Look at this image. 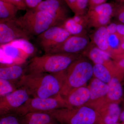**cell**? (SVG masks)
<instances>
[{
    "label": "cell",
    "instance_id": "16",
    "mask_svg": "<svg viewBox=\"0 0 124 124\" xmlns=\"http://www.w3.org/2000/svg\"><path fill=\"white\" fill-rule=\"evenodd\" d=\"M121 111L118 103L107 102L97 110L99 115L97 124H115L118 123Z\"/></svg>",
    "mask_w": 124,
    "mask_h": 124
},
{
    "label": "cell",
    "instance_id": "27",
    "mask_svg": "<svg viewBox=\"0 0 124 124\" xmlns=\"http://www.w3.org/2000/svg\"><path fill=\"white\" fill-rule=\"evenodd\" d=\"M0 124H26L23 116L11 112L0 116Z\"/></svg>",
    "mask_w": 124,
    "mask_h": 124
},
{
    "label": "cell",
    "instance_id": "19",
    "mask_svg": "<svg viewBox=\"0 0 124 124\" xmlns=\"http://www.w3.org/2000/svg\"><path fill=\"white\" fill-rule=\"evenodd\" d=\"M108 35L106 26L95 28L89 36L91 43L110 55V50L108 45Z\"/></svg>",
    "mask_w": 124,
    "mask_h": 124
},
{
    "label": "cell",
    "instance_id": "38",
    "mask_svg": "<svg viewBox=\"0 0 124 124\" xmlns=\"http://www.w3.org/2000/svg\"><path fill=\"white\" fill-rule=\"evenodd\" d=\"M117 3H124V0H116Z\"/></svg>",
    "mask_w": 124,
    "mask_h": 124
},
{
    "label": "cell",
    "instance_id": "5",
    "mask_svg": "<svg viewBox=\"0 0 124 124\" xmlns=\"http://www.w3.org/2000/svg\"><path fill=\"white\" fill-rule=\"evenodd\" d=\"M51 115L60 124H97L99 115L91 107L62 108L44 112Z\"/></svg>",
    "mask_w": 124,
    "mask_h": 124
},
{
    "label": "cell",
    "instance_id": "2",
    "mask_svg": "<svg viewBox=\"0 0 124 124\" xmlns=\"http://www.w3.org/2000/svg\"><path fill=\"white\" fill-rule=\"evenodd\" d=\"M83 55L80 54H45L29 60L26 73H57L66 70L73 62Z\"/></svg>",
    "mask_w": 124,
    "mask_h": 124
},
{
    "label": "cell",
    "instance_id": "32",
    "mask_svg": "<svg viewBox=\"0 0 124 124\" xmlns=\"http://www.w3.org/2000/svg\"><path fill=\"white\" fill-rule=\"evenodd\" d=\"M43 0H25L27 9L36 8Z\"/></svg>",
    "mask_w": 124,
    "mask_h": 124
},
{
    "label": "cell",
    "instance_id": "10",
    "mask_svg": "<svg viewBox=\"0 0 124 124\" xmlns=\"http://www.w3.org/2000/svg\"><path fill=\"white\" fill-rule=\"evenodd\" d=\"M32 37L13 20H0V45L18 39L29 40Z\"/></svg>",
    "mask_w": 124,
    "mask_h": 124
},
{
    "label": "cell",
    "instance_id": "26",
    "mask_svg": "<svg viewBox=\"0 0 124 124\" xmlns=\"http://www.w3.org/2000/svg\"><path fill=\"white\" fill-rule=\"evenodd\" d=\"M122 36L117 33L108 34V43L111 57L119 54Z\"/></svg>",
    "mask_w": 124,
    "mask_h": 124
},
{
    "label": "cell",
    "instance_id": "7",
    "mask_svg": "<svg viewBox=\"0 0 124 124\" xmlns=\"http://www.w3.org/2000/svg\"><path fill=\"white\" fill-rule=\"evenodd\" d=\"M66 108L64 98L61 94L47 98L30 97L21 106L13 112L21 116L35 112H44Z\"/></svg>",
    "mask_w": 124,
    "mask_h": 124
},
{
    "label": "cell",
    "instance_id": "40",
    "mask_svg": "<svg viewBox=\"0 0 124 124\" xmlns=\"http://www.w3.org/2000/svg\"><path fill=\"white\" fill-rule=\"evenodd\" d=\"M124 124V122H122V124Z\"/></svg>",
    "mask_w": 124,
    "mask_h": 124
},
{
    "label": "cell",
    "instance_id": "30",
    "mask_svg": "<svg viewBox=\"0 0 124 124\" xmlns=\"http://www.w3.org/2000/svg\"><path fill=\"white\" fill-rule=\"evenodd\" d=\"M8 2L15 6L20 10H26L27 8L25 4V0H0Z\"/></svg>",
    "mask_w": 124,
    "mask_h": 124
},
{
    "label": "cell",
    "instance_id": "17",
    "mask_svg": "<svg viewBox=\"0 0 124 124\" xmlns=\"http://www.w3.org/2000/svg\"><path fill=\"white\" fill-rule=\"evenodd\" d=\"M25 73L26 69L23 68L22 64L0 65V78L14 83L17 82Z\"/></svg>",
    "mask_w": 124,
    "mask_h": 124
},
{
    "label": "cell",
    "instance_id": "24",
    "mask_svg": "<svg viewBox=\"0 0 124 124\" xmlns=\"http://www.w3.org/2000/svg\"><path fill=\"white\" fill-rule=\"evenodd\" d=\"M20 10L15 6L0 0V20H13L17 18L16 15Z\"/></svg>",
    "mask_w": 124,
    "mask_h": 124
},
{
    "label": "cell",
    "instance_id": "9",
    "mask_svg": "<svg viewBox=\"0 0 124 124\" xmlns=\"http://www.w3.org/2000/svg\"><path fill=\"white\" fill-rule=\"evenodd\" d=\"M91 43L87 34L71 35L58 46L47 51L45 54L66 53L82 54Z\"/></svg>",
    "mask_w": 124,
    "mask_h": 124
},
{
    "label": "cell",
    "instance_id": "11",
    "mask_svg": "<svg viewBox=\"0 0 124 124\" xmlns=\"http://www.w3.org/2000/svg\"><path fill=\"white\" fill-rule=\"evenodd\" d=\"M30 97L27 91L22 88H18L14 92L0 97V115L13 112Z\"/></svg>",
    "mask_w": 124,
    "mask_h": 124
},
{
    "label": "cell",
    "instance_id": "4",
    "mask_svg": "<svg viewBox=\"0 0 124 124\" xmlns=\"http://www.w3.org/2000/svg\"><path fill=\"white\" fill-rule=\"evenodd\" d=\"M14 20L32 37L37 36L50 28L59 25L48 13L36 9H27L24 15Z\"/></svg>",
    "mask_w": 124,
    "mask_h": 124
},
{
    "label": "cell",
    "instance_id": "37",
    "mask_svg": "<svg viewBox=\"0 0 124 124\" xmlns=\"http://www.w3.org/2000/svg\"><path fill=\"white\" fill-rule=\"evenodd\" d=\"M119 120L122 122L124 123V107L121 110V112L120 115Z\"/></svg>",
    "mask_w": 124,
    "mask_h": 124
},
{
    "label": "cell",
    "instance_id": "34",
    "mask_svg": "<svg viewBox=\"0 0 124 124\" xmlns=\"http://www.w3.org/2000/svg\"><path fill=\"white\" fill-rule=\"evenodd\" d=\"M107 31L108 34L117 33V23L116 22L110 23L106 26Z\"/></svg>",
    "mask_w": 124,
    "mask_h": 124
},
{
    "label": "cell",
    "instance_id": "20",
    "mask_svg": "<svg viewBox=\"0 0 124 124\" xmlns=\"http://www.w3.org/2000/svg\"><path fill=\"white\" fill-rule=\"evenodd\" d=\"M26 124H58L51 115L46 112H35L23 116Z\"/></svg>",
    "mask_w": 124,
    "mask_h": 124
},
{
    "label": "cell",
    "instance_id": "28",
    "mask_svg": "<svg viewBox=\"0 0 124 124\" xmlns=\"http://www.w3.org/2000/svg\"><path fill=\"white\" fill-rule=\"evenodd\" d=\"M14 83L0 78V97L14 92L17 89V87Z\"/></svg>",
    "mask_w": 124,
    "mask_h": 124
},
{
    "label": "cell",
    "instance_id": "33",
    "mask_svg": "<svg viewBox=\"0 0 124 124\" xmlns=\"http://www.w3.org/2000/svg\"><path fill=\"white\" fill-rule=\"evenodd\" d=\"M107 0H88V10L93 8L96 6L106 3Z\"/></svg>",
    "mask_w": 124,
    "mask_h": 124
},
{
    "label": "cell",
    "instance_id": "36",
    "mask_svg": "<svg viewBox=\"0 0 124 124\" xmlns=\"http://www.w3.org/2000/svg\"><path fill=\"white\" fill-rule=\"evenodd\" d=\"M124 53V36H122L119 54Z\"/></svg>",
    "mask_w": 124,
    "mask_h": 124
},
{
    "label": "cell",
    "instance_id": "39",
    "mask_svg": "<svg viewBox=\"0 0 124 124\" xmlns=\"http://www.w3.org/2000/svg\"><path fill=\"white\" fill-rule=\"evenodd\" d=\"M119 124V123H116V124Z\"/></svg>",
    "mask_w": 124,
    "mask_h": 124
},
{
    "label": "cell",
    "instance_id": "8",
    "mask_svg": "<svg viewBox=\"0 0 124 124\" xmlns=\"http://www.w3.org/2000/svg\"><path fill=\"white\" fill-rule=\"evenodd\" d=\"M71 35L62 27L54 26L37 36L36 41L39 46L46 53L61 44Z\"/></svg>",
    "mask_w": 124,
    "mask_h": 124
},
{
    "label": "cell",
    "instance_id": "15",
    "mask_svg": "<svg viewBox=\"0 0 124 124\" xmlns=\"http://www.w3.org/2000/svg\"><path fill=\"white\" fill-rule=\"evenodd\" d=\"M66 108H73L85 106L90 98L88 87L81 86L74 89L63 97Z\"/></svg>",
    "mask_w": 124,
    "mask_h": 124
},
{
    "label": "cell",
    "instance_id": "18",
    "mask_svg": "<svg viewBox=\"0 0 124 124\" xmlns=\"http://www.w3.org/2000/svg\"><path fill=\"white\" fill-rule=\"evenodd\" d=\"M123 78L114 76L108 83V89L107 95L108 102L119 104L123 100L124 91L121 82Z\"/></svg>",
    "mask_w": 124,
    "mask_h": 124
},
{
    "label": "cell",
    "instance_id": "14",
    "mask_svg": "<svg viewBox=\"0 0 124 124\" xmlns=\"http://www.w3.org/2000/svg\"><path fill=\"white\" fill-rule=\"evenodd\" d=\"M88 87L90 92V98L85 106L91 107L97 111L108 102V84L95 78Z\"/></svg>",
    "mask_w": 124,
    "mask_h": 124
},
{
    "label": "cell",
    "instance_id": "1",
    "mask_svg": "<svg viewBox=\"0 0 124 124\" xmlns=\"http://www.w3.org/2000/svg\"><path fill=\"white\" fill-rule=\"evenodd\" d=\"M65 70L57 73H25L16 86L25 89L32 97H54L60 94Z\"/></svg>",
    "mask_w": 124,
    "mask_h": 124
},
{
    "label": "cell",
    "instance_id": "22",
    "mask_svg": "<svg viewBox=\"0 0 124 124\" xmlns=\"http://www.w3.org/2000/svg\"><path fill=\"white\" fill-rule=\"evenodd\" d=\"M93 75L94 77L103 82L108 84L114 76L119 77L124 79V78L117 75L101 64H94L93 66Z\"/></svg>",
    "mask_w": 124,
    "mask_h": 124
},
{
    "label": "cell",
    "instance_id": "35",
    "mask_svg": "<svg viewBox=\"0 0 124 124\" xmlns=\"http://www.w3.org/2000/svg\"><path fill=\"white\" fill-rule=\"evenodd\" d=\"M116 22L117 23V33L120 36H124V23Z\"/></svg>",
    "mask_w": 124,
    "mask_h": 124
},
{
    "label": "cell",
    "instance_id": "12",
    "mask_svg": "<svg viewBox=\"0 0 124 124\" xmlns=\"http://www.w3.org/2000/svg\"><path fill=\"white\" fill-rule=\"evenodd\" d=\"M85 55L94 64L104 65L116 75L124 77V70L117 66L110 54L94 45H90L85 51Z\"/></svg>",
    "mask_w": 124,
    "mask_h": 124
},
{
    "label": "cell",
    "instance_id": "13",
    "mask_svg": "<svg viewBox=\"0 0 124 124\" xmlns=\"http://www.w3.org/2000/svg\"><path fill=\"white\" fill-rule=\"evenodd\" d=\"M69 7L65 0H44L34 9L46 12L61 25L69 17Z\"/></svg>",
    "mask_w": 124,
    "mask_h": 124
},
{
    "label": "cell",
    "instance_id": "3",
    "mask_svg": "<svg viewBox=\"0 0 124 124\" xmlns=\"http://www.w3.org/2000/svg\"><path fill=\"white\" fill-rule=\"evenodd\" d=\"M93 66L83 55L70 65L64 71V77L60 94L62 97L71 91L85 86L93 76Z\"/></svg>",
    "mask_w": 124,
    "mask_h": 124
},
{
    "label": "cell",
    "instance_id": "6",
    "mask_svg": "<svg viewBox=\"0 0 124 124\" xmlns=\"http://www.w3.org/2000/svg\"><path fill=\"white\" fill-rule=\"evenodd\" d=\"M0 46L1 55L5 57H1V62L5 60L1 64H4L7 60L6 65H10V63L22 64L26 62L33 48V44L29 40L23 39L15 40Z\"/></svg>",
    "mask_w": 124,
    "mask_h": 124
},
{
    "label": "cell",
    "instance_id": "23",
    "mask_svg": "<svg viewBox=\"0 0 124 124\" xmlns=\"http://www.w3.org/2000/svg\"><path fill=\"white\" fill-rule=\"evenodd\" d=\"M59 26L64 28L71 35L87 34V28L77 22L72 17L68 18Z\"/></svg>",
    "mask_w": 124,
    "mask_h": 124
},
{
    "label": "cell",
    "instance_id": "29",
    "mask_svg": "<svg viewBox=\"0 0 124 124\" xmlns=\"http://www.w3.org/2000/svg\"><path fill=\"white\" fill-rule=\"evenodd\" d=\"M113 17L116 22L124 23V3L116 2Z\"/></svg>",
    "mask_w": 124,
    "mask_h": 124
},
{
    "label": "cell",
    "instance_id": "21",
    "mask_svg": "<svg viewBox=\"0 0 124 124\" xmlns=\"http://www.w3.org/2000/svg\"><path fill=\"white\" fill-rule=\"evenodd\" d=\"M115 3H105L96 6L93 8L89 9L86 14L88 17H113L115 8Z\"/></svg>",
    "mask_w": 124,
    "mask_h": 124
},
{
    "label": "cell",
    "instance_id": "31",
    "mask_svg": "<svg viewBox=\"0 0 124 124\" xmlns=\"http://www.w3.org/2000/svg\"><path fill=\"white\" fill-rule=\"evenodd\" d=\"M117 66L124 70V53L111 57Z\"/></svg>",
    "mask_w": 124,
    "mask_h": 124
},
{
    "label": "cell",
    "instance_id": "25",
    "mask_svg": "<svg viewBox=\"0 0 124 124\" xmlns=\"http://www.w3.org/2000/svg\"><path fill=\"white\" fill-rule=\"evenodd\" d=\"M69 8L75 15H84L88 10V0H65Z\"/></svg>",
    "mask_w": 124,
    "mask_h": 124
}]
</instances>
